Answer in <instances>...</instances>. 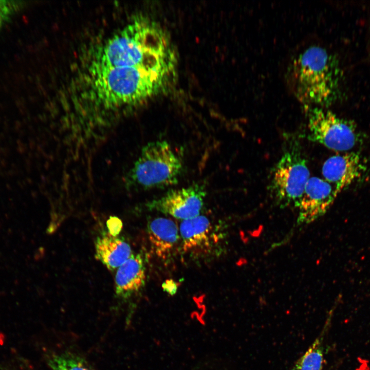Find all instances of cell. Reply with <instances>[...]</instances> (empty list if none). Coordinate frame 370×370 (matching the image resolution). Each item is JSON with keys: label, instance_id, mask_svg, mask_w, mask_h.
I'll return each mask as SVG.
<instances>
[{"label": "cell", "instance_id": "14", "mask_svg": "<svg viewBox=\"0 0 370 370\" xmlns=\"http://www.w3.org/2000/svg\"><path fill=\"white\" fill-rule=\"evenodd\" d=\"M47 361L51 370H95L82 357L67 350L50 354Z\"/></svg>", "mask_w": 370, "mask_h": 370}, {"label": "cell", "instance_id": "18", "mask_svg": "<svg viewBox=\"0 0 370 370\" xmlns=\"http://www.w3.org/2000/svg\"><path fill=\"white\" fill-rule=\"evenodd\" d=\"M162 286L163 290L171 295H174L177 291V283L172 280H166Z\"/></svg>", "mask_w": 370, "mask_h": 370}, {"label": "cell", "instance_id": "8", "mask_svg": "<svg viewBox=\"0 0 370 370\" xmlns=\"http://www.w3.org/2000/svg\"><path fill=\"white\" fill-rule=\"evenodd\" d=\"M338 195L333 186L325 179L310 177L297 207L298 225L309 224L323 216Z\"/></svg>", "mask_w": 370, "mask_h": 370}, {"label": "cell", "instance_id": "6", "mask_svg": "<svg viewBox=\"0 0 370 370\" xmlns=\"http://www.w3.org/2000/svg\"><path fill=\"white\" fill-rule=\"evenodd\" d=\"M308 120V139L339 152L348 151L361 140L357 125L321 107L305 106Z\"/></svg>", "mask_w": 370, "mask_h": 370}, {"label": "cell", "instance_id": "16", "mask_svg": "<svg viewBox=\"0 0 370 370\" xmlns=\"http://www.w3.org/2000/svg\"><path fill=\"white\" fill-rule=\"evenodd\" d=\"M13 9V5L8 1H0V29Z\"/></svg>", "mask_w": 370, "mask_h": 370}, {"label": "cell", "instance_id": "7", "mask_svg": "<svg viewBox=\"0 0 370 370\" xmlns=\"http://www.w3.org/2000/svg\"><path fill=\"white\" fill-rule=\"evenodd\" d=\"M206 194L205 187L196 184L170 190L161 197L149 202L146 207L149 210L184 220L200 215Z\"/></svg>", "mask_w": 370, "mask_h": 370}, {"label": "cell", "instance_id": "15", "mask_svg": "<svg viewBox=\"0 0 370 370\" xmlns=\"http://www.w3.org/2000/svg\"><path fill=\"white\" fill-rule=\"evenodd\" d=\"M324 332L314 341L299 359L292 370H322L323 362V339Z\"/></svg>", "mask_w": 370, "mask_h": 370}, {"label": "cell", "instance_id": "10", "mask_svg": "<svg viewBox=\"0 0 370 370\" xmlns=\"http://www.w3.org/2000/svg\"><path fill=\"white\" fill-rule=\"evenodd\" d=\"M115 293L120 298H128L139 290L145 280V270L140 254H132L118 269L115 275Z\"/></svg>", "mask_w": 370, "mask_h": 370}, {"label": "cell", "instance_id": "4", "mask_svg": "<svg viewBox=\"0 0 370 370\" xmlns=\"http://www.w3.org/2000/svg\"><path fill=\"white\" fill-rule=\"evenodd\" d=\"M182 170L180 158L166 141L146 144L126 177L127 189L144 191L178 183Z\"/></svg>", "mask_w": 370, "mask_h": 370}, {"label": "cell", "instance_id": "3", "mask_svg": "<svg viewBox=\"0 0 370 370\" xmlns=\"http://www.w3.org/2000/svg\"><path fill=\"white\" fill-rule=\"evenodd\" d=\"M90 72L92 95L107 109L140 103L165 90L171 80L139 67H90Z\"/></svg>", "mask_w": 370, "mask_h": 370}, {"label": "cell", "instance_id": "17", "mask_svg": "<svg viewBox=\"0 0 370 370\" xmlns=\"http://www.w3.org/2000/svg\"><path fill=\"white\" fill-rule=\"evenodd\" d=\"M107 226L109 234L112 236H116L121 230L122 223L118 218L113 217L108 220Z\"/></svg>", "mask_w": 370, "mask_h": 370}, {"label": "cell", "instance_id": "12", "mask_svg": "<svg viewBox=\"0 0 370 370\" xmlns=\"http://www.w3.org/2000/svg\"><path fill=\"white\" fill-rule=\"evenodd\" d=\"M95 251L96 258L112 271L118 269L133 254L131 246L123 237L109 233L96 238Z\"/></svg>", "mask_w": 370, "mask_h": 370}, {"label": "cell", "instance_id": "5", "mask_svg": "<svg viewBox=\"0 0 370 370\" xmlns=\"http://www.w3.org/2000/svg\"><path fill=\"white\" fill-rule=\"evenodd\" d=\"M309 178L306 158L297 147L291 148L283 153L273 168L270 193L281 208L297 207Z\"/></svg>", "mask_w": 370, "mask_h": 370}, {"label": "cell", "instance_id": "2", "mask_svg": "<svg viewBox=\"0 0 370 370\" xmlns=\"http://www.w3.org/2000/svg\"><path fill=\"white\" fill-rule=\"evenodd\" d=\"M287 75L293 94L304 106H327L339 97L342 73L339 62L322 46L311 45L299 53Z\"/></svg>", "mask_w": 370, "mask_h": 370}, {"label": "cell", "instance_id": "13", "mask_svg": "<svg viewBox=\"0 0 370 370\" xmlns=\"http://www.w3.org/2000/svg\"><path fill=\"white\" fill-rule=\"evenodd\" d=\"M211 229L210 220L203 215L182 220L179 231L184 251L191 252L209 245Z\"/></svg>", "mask_w": 370, "mask_h": 370}, {"label": "cell", "instance_id": "1", "mask_svg": "<svg viewBox=\"0 0 370 370\" xmlns=\"http://www.w3.org/2000/svg\"><path fill=\"white\" fill-rule=\"evenodd\" d=\"M176 57L169 36L155 22L135 21L109 39L91 67L143 68L171 77Z\"/></svg>", "mask_w": 370, "mask_h": 370}, {"label": "cell", "instance_id": "11", "mask_svg": "<svg viewBox=\"0 0 370 370\" xmlns=\"http://www.w3.org/2000/svg\"><path fill=\"white\" fill-rule=\"evenodd\" d=\"M147 231L155 253L162 259L169 257L179 239L176 224L170 219L156 217L148 222Z\"/></svg>", "mask_w": 370, "mask_h": 370}, {"label": "cell", "instance_id": "9", "mask_svg": "<svg viewBox=\"0 0 370 370\" xmlns=\"http://www.w3.org/2000/svg\"><path fill=\"white\" fill-rule=\"evenodd\" d=\"M365 169L360 154L351 152L329 157L323 164L322 173L324 179L339 194L360 177Z\"/></svg>", "mask_w": 370, "mask_h": 370}]
</instances>
